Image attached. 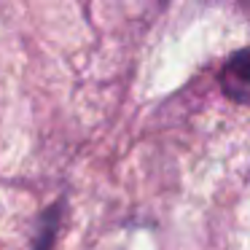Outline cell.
Segmentation results:
<instances>
[{
  "mask_svg": "<svg viewBox=\"0 0 250 250\" xmlns=\"http://www.w3.org/2000/svg\"><path fill=\"white\" fill-rule=\"evenodd\" d=\"M218 83L226 100L234 105L250 108V46L237 49L223 60L221 70H218Z\"/></svg>",
  "mask_w": 250,
  "mask_h": 250,
  "instance_id": "obj_1",
  "label": "cell"
},
{
  "mask_svg": "<svg viewBox=\"0 0 250 250\" xmlns=\"http://www.w3.org/2000/svg\"><path fill=\"white\" fill-rule=\"evenodd\" d=\"M62 215H65V199H57L54 205H49L43 210V215L38 218L35 226V239L30 245V250H54L57 237H60Z\"/></svg>",
  "mask_w": 250,
  "mask_h": 250,
  "instance_id": "obj_2",
  "label": "cell"
}]
</instances>
